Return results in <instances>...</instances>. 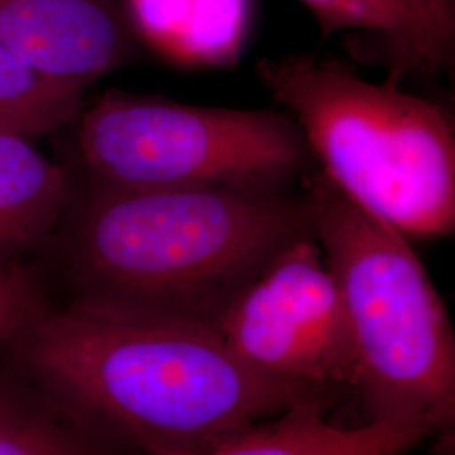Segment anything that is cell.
Here are the masks:
<instances>
[{
	"label": "cell",
	"instance_id": "obj_1",
	"mask_svg": "<svg viewBox=\"0 0 455 455\" xmlns=\"http://www.w3.org/2000/svg\"><path fill=\"white\" fill-rule=\"evenodd\" d=\"M80 420L131 455H196L324 396L253 371L212 325L69 299L5 344Z\"/></svg>",
	"mask_w": 455,
	"mask_h": 455
},
{
	"label": "cell",
	"instance_id": "obj_2",
	"mask_svg": "<svg viewBox=\"0 0 455 455\" xmlns=\"http://www.w3.org/2000/svg\"><path fill=\"white\" fill-rule=\"evenodd\" d=\"M314 236L304 191L129 189L83 180L52 233L71 299L214 327L291 244Z\"/></svg>",
	"mask_w": 455,
	"mask_h": 455
},
{
	"label": "cell",
	"instance_id": "obj_3",
	"mask_svg": "<svg viewBox=\"0 0 455 455\" xmlns=\"http://www.w3.org/2000/svg\"><path fill=\"white\" fill-rule=\"evenodd\" d=\"M257 75L347 199L408 240L454 233V127L440 107L336 60L267 58Z\"/></svg>",
	"mask_w": 455,
	"mask_h": 455
},
{
	"label": "cell",
	"instance_id": "obj_4",
	"mask_svg": "<svg viewBox=\"0 0 455 455\" xmlns=\"http://www.w3.org/2000/svg\"><path fill=\"white\" fill-rule=\"evenodd\" d=\"M302 191L341 292L368 420H413L437 432L451 427L454 327L408 238L361 210L317 167Z\"/></svg>",
	"mask_w": 455,
	"mask_h": 455
},
{
	"label": "cell",
	"instance_id": "obj_5",
	"mask_svg": "<svg viewBox=\"0 0 455 455\" xmlns=\"http://www.w3.org/2000/svg\"><path fill=\"white\" fill-rule=\"evenodd\" d=\"M78 118L86 178L129 189L291 188L315 167L289 114L107 92Z\"/></svg>",
	"mask_w": 455,
	"mask_h": 455
},
{
	"label": "cell",
	"instance_id": "obj_6",
	"mask_svg": "<svg viewBox=\"0 0 455 455\" xmlns=\"http://www.w3.org/2000/svg\"><path fill=\"white\" fill-rule=\"evenodd\" d=\"M250 366L331 403L358 395V368L341 292L315 236L285 248L214 325Z\"/></svg>",
	"mask_w": 455,
	"mask_h": 455
},
{
	"label": "cell",
	"instance_id": "obj_7",
	"mask_svg": "<svg viewBox=\"0 0 455 455\" xmlns=\"http://www.w3.org/2000/svg\"><path fill=\"white\" fill-rule=\"evenodd\" d=\"M0 44L84 92L140 48L120 0H0Z\"/></svg>",
	"mask_w": 455,
	"mask_h": 455
},
{
	"label": "cell",
	"instance_id": "obj_8",
	"mask_svg": "<svg viewBox=\"0 0 455 455\" xmlns=\"http://www.w3.org/2000/svg\"><path fill=\"white\" fill-rule=\"evenodd\" d=\"M140 46L184 68L238 61L253 24V0H120Z\"/></svg>",
	"mask_w": 455,
	"mask_h": 455
},
{
	"label": "cell",
	"instance_id": "obj_9",
	"mask_svg": "<svg viewBox=\"0 0 455 455\" xmlns=\"http://www.w3.org/2000/svg\"><path fill=\"white\" fill-rule=\"evenodd\" d=\"M413 420H366L346 427L324 407H297L243 430L196 455H405L434 435Z\"/></svg>",
	"mask_w": 455,
	"mask_h": 455
},
{
	"label": "cell",
	"instance_id": "obj_10",
	"mask_svg": "<svg viewBox=\"0 0 455 455\" xmlns=\"http://www.w3.org/2000/svg\"><path fill=\"white\" fill-rule=\"evenodd\" d=\"M73 180L33 139L0 131V263L49 240L65 214Z\"/></svg>",
	"mask_w": 455,
	"mask_h": 455
},
{
	"label": "cell",
	"instance_id": "obj_11",
	"mask_svg": "<svg viewBox=\"0 0 455 455\" xmlns=\"http://www.w3.org/2000/svg\"><path fill=\"white\" fill-rule=\"evenodd\" d=\"M0 455H131L80 420L14 359L0 366Z\"/></svg>",
	"mask_w": 455,
	"mask_h": 455
},
{
	"label": "cell",
	"instance_id": "obj_12",
	"mask_svg": "<svg viewBox=\"0 0 455 455\" xmlns=\"http://www.w3.org/2000/svg\"><path fill=\"white\" fill-rule=\"evenodd\" d=\"M84 90L58 82L0 44V131L29 139L63 129L82 112Z\"/></svg>",
	"mask_w": 455,
	"mask_h": 455
},
{
	"label": "cell",
	"instance_id": "obj_13",
	"mask_svg": "<svg viewBox=\"0 0 455 455\" xmlns=\"http://www.w3.org/2000/svg\"><path fill=\"white\" fill-rule=\"evenodd\" d=\"M315 17L324 37L363 31L379 37L393 56L396 73H435L420 24L405 0H300Z\"/></svg>",
	"mask_w": 455,
	"mask_h": 455
},
{
	"label": "cell",
	"instance_id": "obj_14",
	"mask_svg": "<svg viewBox=\"0 0 455 455\" xmlns=\"http://www.w3.org/2000/svg\"><path fill=\"white\" fill-rule=\"evenodd\" d=\"M41 274L20 261L0 263V344H7L48 306Z\"/></svg>",
	"mask_w": 455,
	"mask_h": 455
},
{
	"label": "cell",
	"instance_id": "obj_15",
	"mask_svg": "<svg viewBox=\"0 0 455 455\" xmlns=\"http://www.w3.org/2000/svg\"><path fill=\"white\" fill-rule=\"evenodd\" d=\"M417 17L435 73L454 65L455 0H405Z\"/></svg>",
	"mask_w": 455,
	"mask_h": 455
}]
</instances>
